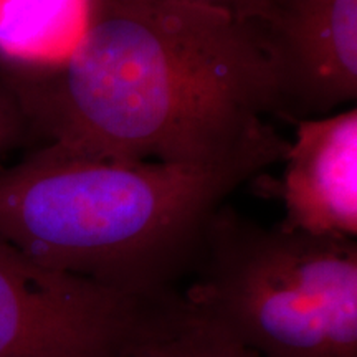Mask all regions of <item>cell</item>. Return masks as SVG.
Returning a JSON list of instances; mask_svg holds the SVG:
<instances>
[{
	"mask_svg": "<svg viewBox=\"0 0 357 357\" xmlns=\"http://www.w3.org/2000/svg\"><path fill=\"white\" fill-rule=\"evenodd\" d=\"M113 357H257L200 314L181 289L146 296Z\"/></svg>",
	"mask_w": 357,
	"mask_h": 357,
	"instance_id": "cell-8",
	"label": "cell"
},
{
	"mask_svg": "<svg viewBox=\"0 0 357 357\" xmlns=\"http://www.w3.org/2000/svg\"><path fill=\"white\" fill-rule=\"evenodd\" d=\"M89 15L91 0H0L2 75L60 70L82 45Z\"/></svg>",
	"mask_w": 357,
	"mask_h": 357,
	"instance_id": "cell-7",
	"label": "cell"
},
{
	"mask_svg": "<svg viewBox=\"0 0 357 357\" xmlns=\"http://www.w3.org/2000/svg\"><path fill=\"white\" fill-rule=\"evenodd\" d=\"M146 296L52 270L0 238V357H113Z\"/></svg>",
	"mask_w": 357,
	"mask_h": 357,
	"instance_id": "cell-4",
	"label": "cell"
},
{
	"mask_svg": "<svg viewBox=\"0 0 357 357\" xmlns=\"http://www.w3.org/2000/svg\"><path fill=\"white\" fill-rule=\"evenodd\" d=\"M281 225L311 235H357V109L300 119L284 155Z\"/></svg>",
	"mask_w": 357,
	"mask_h": 357,
	"instance_id": "cell-6",
	"label": "cell"
},
{
	"mask_svg": "<svg viewBox=\"0 0 357 357\" xmlns=\"http://www.w3.org/2000/svg\"><path fill=\"white\" fill-rule=\"evenodd\" d=\"M0 77L32 132L96 158L220 166L283 114L263 25L189 0H91L68 63Z\"/></svg>",
	"mask_w": 357,
	"mask_h": 357,
	"instance_id": "cell-1",
	"label": "cell"
},
{
	"mask_svg": "<svg viewBox=\"0 0 357 357\" xmlns=\"http://www.w3.org/2000/svg\"><path fill=\"white\" fill-rule=\"evenodd\" d=\"M189 2L223 8L238 19L260 25H265L270 20L275 6V0H189Z\"/></svg>",
	"mask_w": 357,
	"mask_h": 357,
	"instance_id": "cell-10",
	"label": "cell"
},
{
	"mask_svg": "<svg viewBox=\"0 0 357 357\" xmlns=\"http://www.w3.org/2000/svg\"><path fill=\"white\" fill-rule=\"evenodd\" d=\"M181 289L257 357H357L356 238L263 227L223 204Z\"/></svg>",
	"mask_w": 357,
	"mask_h": 357,
	"instance_id": "cell-3",
	"label": "cell"
},
{
	"mask_svg": "<svg viewBox=\"0 0 357 357\" xmlns=\"http://www.w3.org/2000/svg\"><path fill=\"white\" fill-rule=\"evenodd\" d=\"M284 116L323 118L357 98V0H275L263 25Z\"/></svg>",
	"mask_w": 357,
	"mask_h": 357,
	"instance_id": "cell-5",
	"label": "cell"
},
{
	"mask_svg": "<svg viewBox=\"0 0 357 357\" xmlns=\"http://www.w3.org/2000/svg\"><path fill=\"white\" fill-rule=\"evenodd\" d=\"M288 147L276 132L204 167L96 158L47 142L0 169V238L40 265L119 293L177 288L213 213Z\"/></svg>",
	"mask_w": 357,
	"mask_h": 357,
	"instance_id": "cell-2",
	"label": "cell"
},
{
	"mask_svg": "<svg viewBox=\"0 0 357 357\" xmlns=\"http://www.w3.org/2000/svg\"><path fill=\"white\" fill-rule=\"evenodd\" d=\"M32 132L17 96L0 77V160Z\"/></svg>",
	"mask_w": 357,
	"mask_h": 357,
	"instance_id": "cell-9",
	"label": "cell"
}]
</instances>
